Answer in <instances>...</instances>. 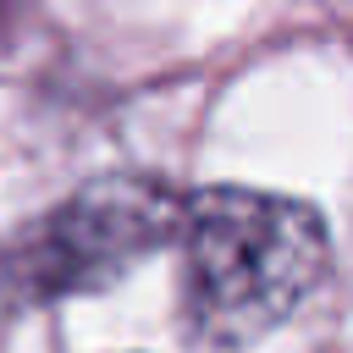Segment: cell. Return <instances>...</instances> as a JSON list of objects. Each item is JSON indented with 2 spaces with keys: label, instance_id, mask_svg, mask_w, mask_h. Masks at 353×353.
<instances>
[{
  "label": "cell",
  "instance_id": "1",
  "mask_svg": "<svg viewBox=\"0 0 353 353\" xmlns=\"http://www.w3.org/2000/svg\"><path fill=\"white\" fill-rule=\"evenodd\" d=\"M182 331L210 353L270 336L331 270V232L314 204L259 188H199L176 226Z\"/></svg>",
  "mask_w": 353,
  "mask_h": 353
},
{
  "label": "cell",
  "instance_id": "2",
  "mask_svg": "<svg viewBox=\"0 0 353 353\" xmlns=\"http://www.w3.org/2000/svg\"><path fill=\"white\" fill-rule=\"evenodd\" d=\"M182 204V188L143 171L94 176L0 248V303L33 309L110 287L138 259L176 243Z\"/></svg>",
  "mask_w": 353,
  "mask_h": 353
}]
</instances>
